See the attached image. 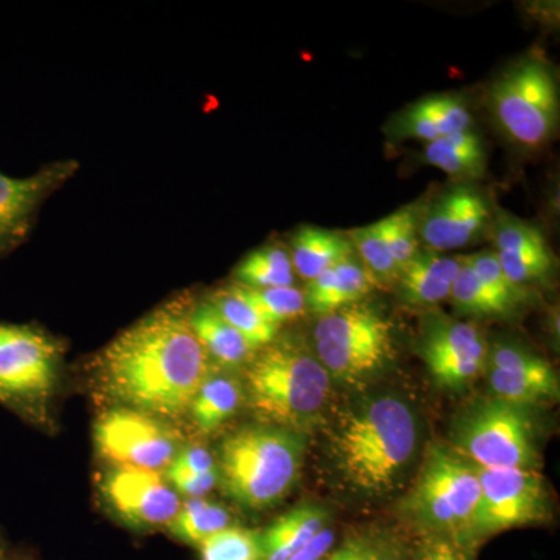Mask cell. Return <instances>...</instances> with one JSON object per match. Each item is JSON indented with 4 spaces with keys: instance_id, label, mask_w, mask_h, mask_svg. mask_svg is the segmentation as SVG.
<instances>
[{
    "instance_id": "1",
    "label": "cell",
    "mask_w": 560,
    "mask_h": 560,
    "mask_svg": "<svg viewBox=\"0 0 560 560\" xmlns=\"http://www.w3.org/2000/svg\"><path fill=\"white\" fill-rule=\"evenodd\" d=\"M194 296L179 293L158 305L92 355L88 382L103 408L147 412L178 427L210 363L191 329Z\"/></svg>"
},
{
    "instance_id": "2",
    "label": "cell",
    "mask_w": 560,
    "mask_h": 560,
    "mask_svg": "<svg viewBox=\"0 0 560 560\" xmlns=\"http://www.w3.org/2000/svg\"><path fill=\"white\" fill-rule=\"evenodd\" d=\"M245 405L257 422L305 434L323 418L331 377L315 350L296 337H276L242 370Z\"/></svg>"
},
{
    "instance_id": "3",
    "label": "cell",
    "mask_w": 560,
    "mask_h": 560,
    "mask_svg": "<svg viewBox=\"0 0 560 560\" xmlns=\"http://www.w3.org/2000/svg\"><path fill=\"white\" fill-rule=\"evenodd\" d=\"M418 434L410 405L382 396L340 420L331 447L346 481L361 492L382 495L410 466Z\"/></svg>"
},
{
    "instance_id": "4",
    "label": "cell",
    "mask_w": 560,
    "mask_h": 560,
    "mask_svg": "<svg viewBox=\"0 0 560 560\" xmlns=\"http://www.w3.org/2000/svg\"><path fill=\"white\" fill-rule=\"evenodd\" d=\"M304 455L305 434L268 423H248L221 441L219 485L245 510H270L289 495Z\"/></svg>"
},
{
    "instance_id": "5",
    "label": "cell",
    "mask_w": 560,
    "mask_h": 560,
    "mask_svg": "<svg viewBox=\"0 0 560 560\" xmlns=\"http://www.w3.org/2000/svg\"><path fill=\"white\" fill-rule=\"evenodd\" d=\"M68 345L38 323H0V407L54 434Z\"/></svg>"
},
{
    "instance_id": "6",
    "label": "cell",
    "mask_w": 560,
    "mask_h": 560,
    "mask_svg": "<svg viewBox=\"0 0 560 560\" xmlns=\"http://www.w3.org/2000/svg\"><path fill=\"white\" fill-rule=\"evenodd\" d=\"M480 499L477 467L451 447L431 445L415 485L400 500L399 512L420 534L451 537L474 551L471 530Z\"/></svg>"
},
{
    "instance_id": "7",
    "label": "cell",
    "mask_w": 560,
    "mask_h": 560,
    "mask_svg": "<svg viewBox=\"0 0 560 560\" xmlns=\"http://www.w3.org/2000/svg\"><path fill=\"white\" fill-rule=\"evenodd\" d=\"M451 448L480 469L537 470L540 467L530 407L497 397L471 401L456 416Z\"/></svg>"
},
{
    "instance_id": "8",
    "label": "cell",
    "mask_w": 560,
    "mask_h": 560,
    "mask_svg": "<svg viewBox=\"0 0 560 560\" xmlns=\"http://www.w3.org/2000/svg\"><path fill=\"white\" fill-rule=\"evenodd\" d=\"M394 326L368 302L320 316L313 350L331 381L355 385L378 374L394 359Z\"/></svg>"
},
{
    "instance_id": "9",
    "label": "cell",
    "mask_w": 560,
    "mask_h": 560,
    "mask_svg": "<svg viewBox=\"0 0 560 560\" xmlns=\"http://www.w3.org/2000/svg\"><path fill=\"white\" fill-rule=\"evenodd\" d=\"M489 109L500 131L522 149H544L559 127L558 81L540 58L526 57L493 81Z\"/></svg>"
},
{
    "instance_id": "10",
    "label": "cell",
    "mask_w": 560,
    "mask_h": 560,
    "mask_svg": "<svg viewBox=\"0 0 560 560\" xmlns=\"http://www.w3.org/2000/svg\"><path fill=\"white\" fill-rule=\"evenodd\" d=\"M95 453L105 466L164 475L186 441L178 427L131 408H103L92 429Z\"/></svg>"
},
{
    "instance_id": "11",
    "label": "cell",
    "mask_w": 560,
    "mask_h": 560,
    "mask_svg": "<svg viewBox=\"0 0 560 560\" xmlns=\"http://www.w3.org/2000/svg\"><path fill=\"white\" fill-rule=\"evenodd\" d=\"M95 486L103 511L132 533L167 529L183 504L179 493L156 471L105 466Z\"/></svg>"
},
{
    "instance_id": "12",
    "label": "cell",
    "mask_w": 560,
    "mask_h": 560,
    "mask_svg": "<svg viewBox=\"0 0 560 560\" xmlns=\"http://www.w3.org/2000/svg\"><path fill=\"white\" fill-rule=\"evenodd\" d=\"M481 485L480 506L471 530V545L521 526L550 518V497L536 469L488 470L477 467Z\"/></svg>"
},
{
    "instance_id": "13",
    "label": "cell",
    "mask_w": 560,
    "mask_h": 560,
    "mask_svg": "<svg viewBox=\"0 0 560 560\" xmlns=\"http://www.w3.org/2000/svg\"><path fill=\"white\" fill-rule=\"evenodd\" d=\"M489 345L475 324L429 315L419 338V355L441 389L463 390L485 372Z\"/></svg>"
},
{
    "instance_id": "14",
    "label": "cell",
    "mask_w": 560,
    "mask_h": 560,
    "mask_svg": "<svg viewBox=\"0 0 560 560\" xmlns=\"http://www.w3.org/2000/svg\"><path fill=\"white\" fill-rule=\"evenodd\" d=\"M79 171V162L62 160L44 165L27 178H11L0 172V260L28 242L43 206Z\"/></svg>"
},
{
    "instance_id": "15",
    "label": "cell",
    "mask_w": 560,
    "mask_h": 560,
    "mask_svg": "<svg viewBox=\"0 0 560 560\" xmlns=\"http://www.w3.org/2000/svg\"><path fill=\"white\" fill-rule=\"evenodd\" d=\"M485 372L497 399L530 408L559 400L558 372L518 342L501 341L489 349Z\"/></svg>"
},
{
    "instance_id": "16",
    "label": "cell",
    "mask_w": 560,
    "mask_h": 560,
    "mask_svg": "<svg viewBox=\"0 0 560 560\" xmlns=\"http://www.w3.org/2000/svg\"><path fill=\"white\" fill-rule=\"evenodd\" d=\"M489 205L480 190L456 186L420 210L419 238L434 253L464 248L488 230Z\"/></svg>"
},
{
    "instance_id": "17",
    "label": "cell",
    "mask_w": 560,
    "mask_h": 560,
    "mask_svg": "<svg viewBox=\"0 0 560 560\" xmlns=\"http://www.w3.org/2000/svg\"><path fill=\"white\" fill-rule=\"evenodd\" d=\"M495 254L508 279L517 289L550 279L555 259L544 234L533 224L510 213H500L493 223Z\"/></svg>"
},
{
    "instance_id": "18",
    "label": "cell",
    "mask_w": 560,
    "mask_h": 560,
    "mask_svg": "<svg viewBox=\"0 0 560 560\" xmlns=\"http://www.w3.org/2000/svg\"><path fill=\"white\" fill-rule=\"evenodd\" d=\"M471 127L469 105L455 94H436L412 103L389 121L388 135L396 139H418L431 143L467 131Z\"/></svg>"
},
{
    "instance_id": "19",
    "label": "cell",
    "mask_w": 560,
    "mask_h": 560,
    "mask_svg": "<svg viewBox=\"0 0 560 560\" xmlns=\"http://www.w3.org/2000/svg\"><path fill=\"white\" fill-rule=\"evenodd\" d=\"M353 256L308 280L304 293L308 311L320 316L329 315L348 305L363 302L378 285L363 261Z\"/></svg>"
},
{
    "instance_id": "20",
    "label": "cell",
    "mask_w": 560,
    "mask_h": 560,
    "mask_svg": "<svg viewBox=\"0 0 560 560\" xmlns=\"http://www.w3.org/2000/svg\"><path fill=\"white\" fill-rule=\"evenodd\" d=\"M460 261L463 257L419 249L397 280L401 301L411 307H431L447 300L458 278Z\"/></svg>"
},
{
    "instance_id": "21",
    "label": "cell",
    "mask_w": 560,
    "mask_h": 560,
    "mask_svg": "<svg viewBox=\"0 0 560 560\" xmlns=\"http://www.w3.org/2000/svg\"><path fill=\"white\" fill-rule=\"evenodd\" d=\"M243 404L245 390L241 375L212 366L191 400L187 419L198 433L210 434L234 418Z\"/></svg>"
},
{
    "instance_id": "22",
    "label": "cell",
    "mask_w": 560,
    "mask_h": 560,
    "mask_svg": "<svg viewBox=\"0 0 560 560\" xmlns=\"http://www.w3.org/2000/svg\"><path fill=\"white\" fill-rule=\"evenodd\" d=\"M191 329L208 353L210 363L221 370L238 371L248 364L257 349L231 324L221 318L208 300L195 302L190 315Z\"/></svg>"
},
{
    "instance_id": "23",
    "label": "cell",
    "mask_w": 560,
    "mask_h": 560,
    "mask_svg": "<svg viewBox=\"0 0 560 560\" xmlns=\"http://www.w3.org/2000/svg\"><path fill=\"white\" fill-rule=\"evenodd\" d=\"M330 512L318 504H301L260 533L261 560H290L329 526Z\"/></svg>"
},
{
    "instance_id": "24",
    "label": "cell",
    "mask_w": 560,
    "mask_h": 560,
    "mask_svg": "<svg viewBox=\"0 0 560 560\" xmlns=\"http://www.w3.org/2000/svg\"><path fill=\"white\" fill-rule=\"evenodd\" d=\"M348 235L324 228L302 226L291 237V261L294 272L304 280L315 279L340 261L353 256Z\"/></svg>"
},
{
    "instance_id": "25",
    "label": "cell",
    "mask_w": 560,
    "mask_h": 560,
    "mask_svg": "<svg viewBox=\"0 0 560 560\" xmlns=\"http://www.w3.org/2000/svg\"><path fill=\"white\" fill-rule=\"evenodd\" d=\"M423 160L456 179L478 178L486 171L485 145L471 130L427 143Z\"/></svg>"
},
{
    "instance_id": "26",
    "label": "cell",
    "mask_w": 560,
    "mask_h": 560,
    "mask_svg": "<svg viewBox=\"0 0 560 560\" xmlns=\"http://www.w3.org/2000/svg\"><path fill=\"white\" fill-rule=\"evenodd\" d=\"M232 525H235L234 515L223 504L208 499H186L165 530L179 544L198 548L210 536Z\"/></svg>"
},
{
    "instance_id": "27",
    "label": "cell",
    "mask_w": 560,
    "mask_h": 560,
    "mask_svg": "<svg viewBox=\"0 0 560 560\" xmlns=\"http://www.w3.org/2000/svg\"><path fill=\"white\" fill-rule=\"evenodd\" d=\"M206 300L220 313L221 318L231 324L235 330L241 331L254 349L259 350L278 337L279 326L265 319L257 308L243 296L235 283L213 291Z\"/></svg>"
},
{
    "instance_id": "28",
    "label": "cell",
    "mask_w": 560,
    "mask_h": 560,
    "mask_svg": "<svg viewBox=\"0 0 560 560\" xmlns=\"http://www.w3.org/2000/svg\"><path fill=\"white\" fill-rule=\"evenodd\" d=\"M294 275L289 250L272 243L249 253L235 268L234 279L235 283L250 289H272L293 287Z\"/></svg>"
},
{
    "instance_id": "29",
    "label": "cell",
    "mask_w": 560,
    "mask_h": 560,
    "mask_svg": "<svg viewBox=\"0 0 560 560\" xmlns=\"http://www.w3.org/2000/svg\"><path fill=\"white\" fill-rule=\"evenodd\" d=\"M353 250H357L364 267L378 283H394L399 280L400 270L390 254L383 235L381 221L348 232Z\"/></svg>"
},
{
    "instance_id": "30",
    "label": "cell",
    "mask_w": 560,
    "mask_h": 560,
    "mask_svg": "<svg viewBox=\"0 0 560 560\" xmlns=\"http://www.w3.org/2000/svg\"><path fill=\"white\" fill-rule=\"evenodd\" d=\"M448 298L464 315L478 316V318L510 315V312L486 289L485 283L471 270L467 257H463L460 261L458 278L453 282Z\"/></svg>"
},
{
    "instance_id": "31",
    "label": "cell",
    "mask_w": 560,
    "mask_h": 560,
    "mask_svg": "<svg viewBox=\"0 0 560 560\" xmlns=\"http://www.w3.org/2000/svg\"><path fill=\"white\" fill-rule=\"evenodd\" d=\"M235 283V282H234ZM246 298L257 308L265 319L282 326L291 319H296L307 311L304 291L296 287H272V289H250L235 283Z\"/></svg>"
},
{
    "instance_id": "32",
    "label": "cell",
    "mask_w": 560,
    "mask_h": 560,
    "mask_svg": "<svg viewBox=\"0 0 560 560\" xmlns=\"http://www.w3.org/2000/svg\"><path fill=\"white\" fill-rule=\"evenodd\" d=\"M418 205L405 206L381 221L383 235L388 243L390 254L396 260L400 272L410 264L419 248V219Z\"/></svg>"
},
{
    "instance_id": "33",
    "label": "cell",
    "mask_w": 560,
    "mask_h": 560,
    "mask_svg": "<svg viewBox=\"0 0 560 560\" xmlns=\"http://www.w3.org/2000/svg\"><path fill=\"white\" fill-rule=\"evenodd\" d=\"M200 560H261L260 533L232 525L202 541Z\"/></svg>"
},
{
    "instance_id": "34",
    "label": "cell",
    "mask_w": 560,
    "mask_h": 560,
    "mask_svg": "<svg viewBox=\"0 0 560 560\" xmlns=\"http://www.w3.org/2000/svg\"><path fill=\"white\" fill-rule=\"evenodd\" d=\"M471 270L478 276V279L485 283L486 289L500 301V304L508 312L514 311L523 298V291L517 289L514 283L504 275L495 250H481L478 254L467 256Z\"/></svg>"
},
{
    "instance_id": "35",
    "label": "cell",
    "mask_w": 560,
    "mask_h": 560,
    "mask_svg": "<svg viewBox=\"0 0 560 560\" xmlns=\"http://www.w3.org/2000/svg\"><path fill=\"white\" fill-rule=\"evenodd\" d=\"M474 551L467 550L451 537L422 534L415 550L410 552L411 560H471Z\"/></svg>"
},
{
    "instance_id": "36",
    "label": "cell",
    "mask_w": 560,
    "mask_h": 560,
    "mask_svg": "<svg viewBox=\"0 0 560 560\" xmlns=\"http://www.w3.org/2000/svg\"><path fill=\"white\" fill-rule=\"evenodd\" d=\"M164 477L171 482L172 488L186 499H206V495H209L220 482L219 469L206 471V474L168 469Z\"/></svg>"
},
{
    "instance_id": "37",
    "label": "cell",
    "mask_w": 560,
    "mask_h": 560,
    "mask_svg": "<svg viewBox=\"0 0 560 560\" xmlns=\"http://www.w3.org/2000/svg\"><path fill=\"white\" fill-rule=\"evenodd\" d=\"M168 469L189 471V474H206V471L217 469V458L206 445L184 444Z\"/></svg>"
},
{
    "instance_id": "38",
    "label": "cell",
    "mask_w": 560,
    "mask_h": 560,
    "mask_svg": "<svg viewBox=\"0 0 560 560\" xmlns=\"http://www.w3.org/2000/svg\"><path fill=\"white\" fill-rule=\"evenodd\" d=\"M382 541L370 536H355L346 540L337 550H331L324 560H378Z\"/></svg>"
},
{
    "instance_id": "39",
    "label": "cell",
    "mask_w": 560,
    "mask_h": 560,
    "mask_svg": "<svg viewBox=\"0 0 560 560\" xmlns=\"http://www.w3.org/2000/svg\"><path fill=\"white\" fill-rule=\"evenodd\" d=\"M334 545L335 530L331 526H326L290 560H324L334 550Z\"/></svg>"
},
{
    "instance_id": "40",
    "label": "cell",
    "mask_w": 560,
    "mask_h": 560,
    "mask_svg": "<svg viewBox=\"0 0 560 560\" xmlns=\"http://www.w3.org/2000/svg\"><path fill=\"white\" fill-rule=\"evenodd\" d=\"M378 560H411L410 555H405L399 548L382 541L381 559Z\"/></svg>"
},
{
    "instance_id": "41",
    "label": "cell",
    "mask_w": 560,
    "mask_h": 560,
    "mask_svg": "<svg viewBox=\"0 0 560 560\" xmlns=\"http://www.w3.org/2000/svg\"><path fill=\"white\" fill-rule=\"evenodd\" d=\"M9 560H44L35 551L25 547H11Z\"/></svg>"
},
{
    "instance_id": "42",
    "label": "cell",
    "mask_w": 560,
    "mask_h": 560,
    "mask_svg": "<svg viewBox=\"0 0 560 560\" xmlns=\"http://www.w3.org/2000/svg\"><path fill=\"white\" fill-rule=\"evenodd\" d=\"M11 547L9 537H7L5 530L0 528V560H9Z\"/></svg>"
}]
</instances>
